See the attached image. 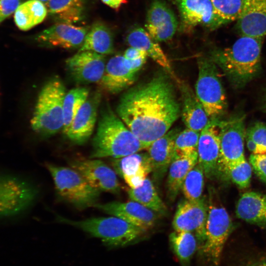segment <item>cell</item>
<instances>
[{
    "label": "cell",
    "instance_id": "cell-1",
    "mask_svg": "<svg viewBox=\"0 0 266 266\" xmlns=\"http://www.w3.org/2000/svg\"><path fill=\"white\" fill-rule=\"evenodd\" d=\"M172 78L165 70L126 91L116 112L145 149L165 134L181 114Z\"/></svg>",
    "mask_w": 266,
    "mask_h": 266
},
{
    "label": "cell",
    "instance_id": "cell-23",
    "mask_svg": "<svg viewBox=\"0 0 266 266\" xmlns=\"http://www.w3.org/2000/svg\"><path fill=\"white\" fill-rule=\"evenodd\" d=\"M124 60L123 56L117 55L107 62L103 76L98 83L102 90L108 93L117 94L134 83L137 73L127 67Z\"/></svg>",
    "mask_w": 266,
    "mask_h": 266
},
{
    "label": "cell",
    "instance_id": "cell-4",
    "mask_svg": "<svg viewBox=\"0 0 266 266\" xmlns=\"http://www.w3.org/2000/svg\"><path fill=\"white\" fill-rule=\"evenodd\" d=\"M66 93V87L58 76L53 77L44 84L31 120L34 132L49 137L63 129V103Z\"/></svg>",
    "mask_w": 266,
    "mask_h": 266
},
{
    "label": "cell",
    "instance_id": "cell-18",
    "mask_svg": "<svg viewBox=\"0 0 266 266\" xmlns=\"http://www.w3.org/2000/svg\"><path fill=\"white\" fill-rule=\"evenodd\" d=\"M175 2L185 26L201 25L213 30L222 26L211 0H175Z\"/></svg>",
    "mask_w": 266,
    "mask_h": 266
},
{
    "label": "cell",
    "instance_id": "cell-32",
    "mask_svg": "<svg viewBox=\"0 0 266 266\" xmlns=\"http://www.w3.org/2000/svg\"><path fill=\"white\" fill-rule=\"evenodd\" d=\"M46 5L47 12L61 22L76 23L83 16L82 0H48Z\"/></svg>",
    "mask_w": 266,
    "mask_h": 266
},
{
    "label": "cell",
    "instance_id": "cell-37",
    "mask_svg": "<svg viewBox=\"0 0 266 266\" xmlns=\"http://www.w3.org/2000/svg\"><path fill=\"white\" fill-rule=\"evenodd\" d=\"M252 169L251 165L244 158L230 165L223 176L231 179L239 188H246L250 183Z\"/></svg>",
    "mask_w": 266,
    "mask_h": 266
},
{
    "label": "cell",
    "instance_id": "cell-24",
    "mask_svg": "<svg viewBox=\"0 0 266 266\" xmlns=\"http://www.w3.org/2000/svg\"><path fill=\"white\" fill-rule=\"evenodd\" d=\"M182 99L181 114L187 128L200 132L209 118L196 93L191 87L180 79L176 82Z\"/></svg>",
    "mask_w": 266,
    "mask_h": 266
},
{
    "label": "cell",
    "instance_id": "cell-46",
    "mask_svg": "<svg viewBox=\"0 0 266 266\" xmlns=\"http://www.w3.org/2000/svg\"><path fill=\"white\" fill-rule=\"evenodd\" d=\"M265 106H266V99H265Z\"/></svg>",
    "mask_w": 266,
    "mask_h": 266
},
{
    "label": "cell",
    "instance_id": "cell-31",
    "mask_svg": "<svg viewBox=\"0 0 266 266\" xmlns=\"http://www.w3.org/2000/svg\"><path fill=\"white\" fill-rule=\"evenodd\" d=\"M169 241L181 266H190L191 260L198 247L195 235L190 232L174 231L169 235Z\"/></svg>",
    "mask_w": 266,
    "mask_h": 266
},
{
    "label": "cell",
    "instance_id": "cell-13",
    "mask_svg": "<svg viewBox=\"0 0 266 266\" xmlns=\"http://www.w3.org/2000/svg\"><path fill=\"white\" fill-rule=\"evenodd\" d=\"M221 119H209L200 132L198 147V163L202 166L205 176L212 179L219 176L220 155V129Z\"/></svg>",
    "mask_w": 266,
    "mask_h": 266
},
{
    "label": "cell",
    "instance_id": "cell-35",
    "mask_svg": "<svg viewBox=\"0 0 266 266\" xmlns=\"http://www.w3.org/2000/svg\"><path fill=\"white\" fill-rule=\"evenodd\" d=\"M246 0H211L222 25L236 20Z\"/></svg>",
    "mask_w": 266,
    "mask_h": 266
},
{
    "label": "cell",
    "instance_id": "cell-10",
    "mask_svg": "<svg viewBox=\"0 0 266 266\" xmlns=\"http://www.w3.org/2000/svg\"><path fill=\"white\" fill-rule=\"evenodd\" d=\"M36 191L27 182L12 176H0V217L16 215L33 201Z\"/></svg>",
    "mask_w": 266,
    "mask_h": 266
},
{
    "label": "cell",
    "instance_id": "cell-33",
    "mask_svg": "<svg viewBox=\"0 0 266 266\" xmlns=\"http://www.w3.org/2000/svg\"><path fill=\"white\" fill-rule=\"evenodd\" d=\"M89 96V90L85 87L72 89L65 95L63 103V133L67 132L74 117Z\"/></svg>",
    "mask_w": 266,
    "mask_h": 266
},
{
    "label": "cell",
    "instance_id": "cell-38",
    "mask_svg": "<svg viewBox=\"0 0 266 266\" xmlns=\"http://www.w3.org/2000/svg\"><path fill=\"white\" fill-rule=\"evenodd\" d=\"M245 138L248 150L253 154H266V125L256 122L246 131Z\"/></svg>",
    "mask_w": 266,
    "mask_h": 266
},
{
    "label": "cell",
    "instance_id": "cell-5",
    "mask_svg": "<svg viewBox=\"0 0 266 266\" xmlns=\"http://www.w3.org/2000/svg\"><path fill=\"white\" fill-rule=\"evenodd\" d=\"M57 221L79 228L100 238L110 247H123L131 244L139 240L146 231L113 216L79 221L58 216Z\"/></svg>",
    "mask_w": 266,
    "mask_h": 266
},
{
    "label": "cell",
    "instance_id": "cell-28",
    "mask_svg": "<svg viewBox=\"0 0 266 266\" xmlns=\"http://www.w3.org/2000/svg\"><path fill=\"white\" fill-rule=\"evenodd\" d=\"M91 51L103 55L114 51L112 33L103 24L97 23L89 30L79 51Z\"/></svg>",
    "mask_w": 266,
    "mask_h": 266
},
{
    "label": "cell",
    "instance_id": "cell-12",
    "mask_svg": "<svg viewBox=\"0 0 266 266\" xmlns=\"http://www.w3.org/2000/svg\"><path fill=\"white\" fill-rule=\"evenodd\" d=\"M94 188L100 192L118 194L120 184L115 171L102 161L96 159H75L69 163Z\"/></svg>",
    "mask_w": 266,
    "mask_h": 266
},
{
    "label": "cell",
    "instance_id": "cell-19",
    "mask_svg": "<svg viewBox=\"0 0 266 266\" xmlns=\"http://www.w3.org/2000/svg\"><path fill=\"white\" fill-rule=\"evenodd\" d=\"M89 30L86 27L61 22L40 33L36 40L44 46L73 49L81 46Z\"/></svg>",
    "mask_w": 266,
    "mask_h": 266
},
{
    "label": "cell",
    "instance_id": "cell-30",
    "mask_svg": "<svg viewBox=\"0 0 266 266\" xmlns=\"http://www.w3.org/2000/svg\"><path fill=\"white\" fill-rule=\"evenodd\" d=\"M47 13V8L42 2L29 0L19 5L14 12V20L20 30L27 31L41 23Z\"/></svg>",
    "mask_w": 266,
    "mask_h": 266
},
{
    "label": "cell",
    "instance_id": "cell-41",
    "mask_svg": "<svg viewBox=\"0 0 266 266\" xmlns=\"http://www.w3.org/2000/svg\"><path fill=\"white\" fill-rule=\"evenodd\" d=\"M147 57V56H144L134 60H129L124 58V63L129 69L138 73L145 63Z\"/></svg>",
    "mask_w": 266,
    "mask_h": 266
},
{
    "label": "cell",
    "instance_id": "cell-34",
    "mask_svg": "<svg viewBox=\"0 0 266 266\" xmlns=\"http://www.w3.org/2000/svg\"><path fill=\"white\" fill-rule=\"evenodd\" d=\"M204 175L203 169L198 162L189 171L182 185L181 190L187 200L198 201L203 198Z\"/></svg>",
    "mask_w": 266,
    "mask_h": 266
},
{
    "label": "cell",
    "instance_id": "cell-40",
    "mask_svg": "<svg viewBox=\"0 0 266 266\" xmlns=\"http://www.w3.org/2000/svg\"><path fill=\"white\" fill-rule=\"evenodd\" d=\"M20 0H0V23L15 12Z\"/></svg>",
    "mask_w": 266,
    "mask_h": 266
},
{
    "label": "cell",
    "instance_id": "cell-36",
    "mask_svg": "<svg viewBox=\"0 0 266 266\" xmlns=\"http://www.w3.org/2000/svg\"><path fill=\"white\" fill-rule=\"evenodd\" d=\"M200 132L186 128L177 136L174 143V157L190 155L198 152Z\"/></svg>",
    "mask_w": 266,
    "mask_h": 266
},
{
    "label": "cell",
    "instance_id": "cell-8",
    "mask_svg": "<svg viewBox=\"0 0 266 266\" xmlns=\"http://www.w3.org/2000/svg\"><path fill=\"white\" fill-rule=\"evenodd\" d=\"M60 197L75 207L84 208L96 203L100 192L71 167L46 164Z\"/></svg>",
    "mask_w": 266,
    "mask_h": 266
},
{
    "label": "cell",
    "instance_id": "cell-14",
    "mask_svg": "<svg viewBox=\"0 0 266 266\" xmlns=\"http://www.w3.org/2000/svg\"><path fill=\"white\" fill-rule=\"evenodd\" d=\"M106 64L104 55L91 51H79L66 61L70 76L80 84L99 83Z\"/></svg>",
    "mask_w": 266,
    "mask_h": 266
},
{
    "label": "cell",
    "instance_id": "cell-21",
    "mask_svg": "<svg viewBox=\"0 0 266 266\" xmlns=\"http://www.w3.org/2000/svg\"><path fill=\"white\" fill-rule=\"evenodd\" d=\"M241 35L264 38L266 36V0H246L236 20Z\"/></svg>",
    "mask_w": 266,
    "mask_h": 266
},
{
    "label": "cell",
    "instance_id": "cell-45",
    "mask_svg": "<svg viewBox=\"0 0 266 266\" xmlns=\"http://www.w3.org/2000/svg\"><path fill=\"white\" fill-rule=\"evenodd\" d=\"M39 0L41 1L43 3H45L48 1V0Z\"/></svg>",
    "mask_w": 266,
    "mask_h": 266
},
{
    "label": "cell",
    "instance_id": "cell-7",
    "mask_svg": "<svg viewBox=\"0 0 266 266\" xmlns=\"http://www.w3.org/2000/svg\"><path fill=\"white\" fill-rule=\"evenodd\" d=\"M198 65L196 94L209 119H221L228 104L217 66L209 57L198 58Z\"/></svg>",
    "mask_w": 266,
    "mask_h": 266
},
{
    "label": "cell",
    "instance_id": "cell-20",
    "mask_svg": "<svg viewBox=\"0 0 266 266\" xmlns=\"http://www.w3.org/2000/svg\"><path fill=\"white\" fill-rule=\"evenodd\" d=\"M115 172L124 179L130 188L140 186L152 167L147 153H135L112 161Z\"/></svg>",
    "mask_w": 266,
    "mask_h": 266
},
{
    "label": "cell",
    "instance_id": "cell-42",
    "mask_svg": "<svg viewBox=\"0 0 266 266\" xmlns=\"http://www.w3.org/2000/svg\"><path fill=\"white\" fill-rule=\"evenodd\" d=\"M123 56L127 59L134 60L142 57L148 56L146 53L143 50L137 48L131 47L125 51Z\"/></svg>",
    "mask_w": 266,
    "mask_h": 266
},
{
    "label": "cell",
    "instance_id": "cell-22",
    "mask_svg": "<svg viewBox=\"0 0 266 266\" xmlns=\"http://www.w3.org/2000/svg\"><path fill=\"white\" fill-rule=\"evenodd\" d=\"M180 132L178 128L169 130L147 148L155 179L161 180L168 170L173 158L175 140Z\"/></svg>",
    "mask_w": 266,
    "mask_h": 266
},
{
    "label": "cell",
    "instance_id": "cell-43",
    "mask_svg": "<svg viewBox=\"0 0 266 266\" xmlns=\"http://www.w3.org/2000/svg\"><path fill=\"white\" fill-rule=\"evenodd\" d=\"M103 3L113 8H118L125 0H101Z\"/></svg>",
    "mask_w": 266,
    "mask_h": 266
},
{
    "label": "cell",
    "instance_id": "cell-16",
    "mask_svg": "<svg viewBox=\"0 0 266 266\" xmlns=\"http://www.w3.org/2000/svg\"><path fill=\"white\" fill-rule=\"evenodd\" d=\"M101 96V92L99 91L89 95L79 110L65 134L72 142L83 144L90 137L96 122Z\"/></svg>",
    "mask_w": 266,
    "mask_h": 266
},
{
    "label": "cell",
    "instance_id": "cell-9",
    "mask_svg": "<svg viewBox=\"0 0 266 266\" xmlns=\"http://www.w3.org/2000/svg\"><path fill=\"white\" fill-rule=\"evenodd\" d=\"M245 118L244 114L236 113L227 119H221L219 121V175L223 176L230 165L245 158Z\"/></svg>",
    "mask_w": 266,
    "mask_h": 266
},
{
    "label": "cell",
    "instance_id": "cell-39",
    "mask_svg": "<svg viewBox=\"0 0 266 266\" xmlns=\"http://www.w3.org/2000/svg\"><path fill=\"white\" fill-rule=\"evenodd\" d=\"M249 162L255 174L266 184V154H251Z\"/></svg>",
    "mask_w": 266,
    "mask_h": 266
},
{
    "label": "cell",
    "instance_id": "cell-17",
    "mask_svg": "<svg viewBox=\"0 0 266 266\" xmlns=\"http://www.w3.org/2000/svg\"><path fill=\"white\" fill-rule=\"evenodd\" d=\"M145 27L155 41H166L174 35L178 22L174 14L163 0H154L147 12Z\"/></svg>",
    "mask_w": 266,
    "mask_h": 266
},
{
    "label": "cell",
    "instance_id": "cell-26",
    "mask_svg": "<svg viewBox=\"0 0 266 266\" xmlns=\"http://www.w3.org/2000/svg\"><path fill=\"white\" fill-rule=\"evenodd\" d=\"M237 217L260 227H266V195L256 192L245 193L238 200Z\"/></svg>",
    "mask_w": 266,
    "mask_h": 266
},
{
    "label": "cell",
    "instance_id": "cell-11",
    "mask_svg": "<svg viewBox=\"0 0 266 266\" xmlns=\"http://www.w3.org/2000/svg\"><path fill=\"white\" fill-rule=\"evenodd\" d=\"M207 214L208 204L203 197L198 201L186 199L177 206L172 223V227L176 232L193 233L197 238L199 247L205 240Z\"/></svg>",
    "mask_w": 266,
    "mask_h": 266
},
{
    "label": "cell",
    "instance_id": "cell-3",
    "mask_svg": "<svg viewBox=\"0 0 266 266\" xmlns=\"http://www.w3.org/2000/svg\"><path fill=\"white\" fill-rule=\"evenodd\" d=\"M100 110L90 158H120L145 149L121 119L115 115L109 103L104 104Z\"/></svg>",
    "mask_w": 266,
    "mask_h": 266
},
{
    "label": "cell",
    "instance_id": "cell-2",
    "mask_svg": "<svg viewBox=\"0 0 266 266\" xmlns=\"http://www.w3.org/2000/svg\"><path fill=\"white\" fill-rule=\"evenodd\" d=\"M263 39L241 35L231 47L214 49L209 57L223 71L232 86L240 89L261 71Z\"/></svg>",
    "mask_w": 266,
    "mask_h": 266
},
{
    "label": "cell",
    "instance_id": "cell-15",
    "mask_svg": "<svg viewBox=\"0 0 266 266\" xmlns=\"http://www.w3.org/2000/svg\"><path fill=\"white\" fill-rule=\"evenodd\" d=\"M93 206L146 231L154 227L159 216L153 210L132 200L96 203Z\"/></svg>",
    "mask_w": 266,
    "mask_h": 266
},
{
    "label": "cell",
    "instance_id": "cell-6",
    "mask_svg": "<svg viewBox=\"0 0 266 266\" xmlns=\"http://www.w3.org/2000/svg\"><path fill=\"white\" fill-rule=\"evenodd\" d=\"M234 229L226 209L210 197L205 240L197 250L204 266H220L224 245Z\"/></svg>",
    "mask_w": 266,
    "mask_h": 266
},
{
    "label": "cell",
    "instance_id": "cell-25",
    "mask_svg": "<svg viewBox=\"0 0 266 266\" xmlns=\"http://www.w3.org/2000/svg\"><path fill=\"white\" fill-rule=\"evenodd\" d=\"M128 44L145 52L147 56L162 67L176 82L179 80L173 71L170 63L160 45L148 33L140 27L132 29L126 37Z\"/></svg>",
    "mask_w": 266,
    "mask_h": 266
},
{
    "label": "cell",
    "instance_id": "cell-44",
    "mask_svg": "<svg viewBox=\"0 0 266 266\" xmlns=\"http://www.w3.org/2000/svg\"><path fill=\"white\" fill-rule=\"evenodd\" d=\"M245 266H266V256Z\"/></svg>",
    "mask_w": 266,
    "mask_h": 266
},
{
    "label": "cell",
    "instance_id": "cell-29",
    "mask_svg": "<svg viewBox=\"0 0 266 266\" xmlns=\"http://www.w3.org/2000/svg\"><path fill=\"white\" fill-rule=\"evenodd\" d=\"M130 200L153 210L159 215L167 213V208L159 196L152 181L146 178L139 186L128 191Z\"/></svg>",
    "mask_w": 266,
    "mask_h": 266
},
{
    "label": "cell",
    "instance_id": "cell-27",
    "mask_svg": "<svg viewBox=\"0 0 266 266\" xmlns=\"http://www.w3.org/2000/svg\"><path fill=\"white\" fill-rule=\"evenodd\" d=\"M198 162V152L173 158L168 169L166 184L167 196L171 201L176 199L186 176Z\"/></svg>",
    "mask_w": 266,
    "mask_h": 266
}]
</instances>
